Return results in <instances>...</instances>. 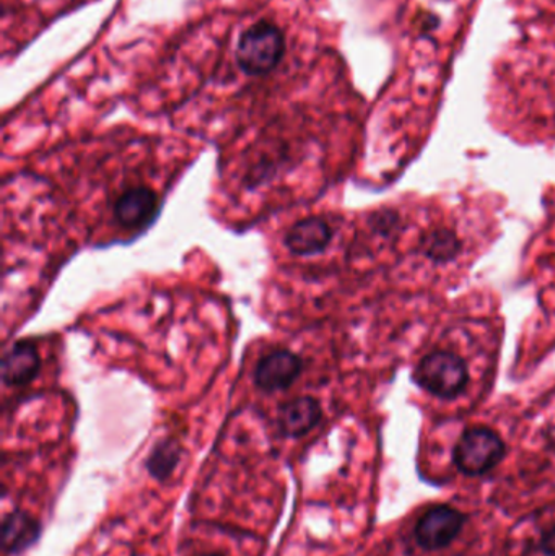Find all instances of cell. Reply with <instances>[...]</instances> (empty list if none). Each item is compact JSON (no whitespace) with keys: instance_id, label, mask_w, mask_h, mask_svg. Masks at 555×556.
Here are the masks:
<instances>
[{"instance_id":"cell-1","label":"cell","mask_w":555,"mask_h":556,"mask_svg":"<svg viewBox=\"0 0 555 556\" xmlns=\"http://www.w3.org/2000/svg\"><path fill=\"white\" fill-rule=\"evenodd\" d=\"M515 38L495 64L504 94L555 98V0H514Z\"/></svg>"},{"instance_id":"cell-2","label":"cell","mask_w":555,"mask_h":556,"mask_svg":"<svg viewBox=\"0 0 555 556\" xmlns=\"http://www.w3.org/2000/svg\"><path fill=\"white\" fill-rule=\"evenodd\" d=\"M283 54V33L269 20H261L244 29L235 49L238 67L250 77L270 74L282 61Z\"/></svg>"},{"instance_id":"cell-3","label":"cell","mask_w":555,"mask_h":556,"mask_svg":"<svg viewBox=\"0 0 555 556\" xmlns=\"http://www.w3.org/2000/svg\"><path fill=\"white\" fill-rule=\"evenodd\" d=\"M414 379L429 394L440 399H453L462 394L468 386V363L458 353L436 350L420 359Z\"/></svg>"},{"instance_id":"cell-4","label":"cell","mask_w":555,"mask_h":556,"mask_svg":"<svg viewBox=\"0 0 555 556\" xmlns=\"http://www.w3.org/2000/svg\"><path fill=\"white\" fill-rule=\"evenodd\" d=\"M504 456V441L488 427L468 428L453 450V459L458 469L471 477L484 476L494 469Z\"/></svg>"},{"instance_id":"cell-5","label":"cell","mask_w":555,"mask_h":556,"mask_svg":"<svg viewBox=\"0 0 555 556\" xmlns=\"http://www.w3.org/2000/svg\"><path fill=\"white\" fill-rule=\"evenodd\" d=\"M303 371V362L289 349H277L257 359L254 366V384L266 394L287 391Z\"/></svg>"},{"instance_id":"cell-6","label":"cell","mask_w":555,"mask_h":556,"mask_svg":"<svg viewBox=\"0 0 555 556\" xmlns=\"http://www.w3.org/2000/svg\"><path fill=\"white\" fill-rule=\"evenodd\" d=\"M465 525V516L458 509L440 505L424 513L416 526V539L426 551L449 547Z\"/></svg>"},{"instance_id":"cell-7","label":"cell","mask_w":555,"mask_h":556,"mask_svg":"<svg viewBox=\"0 0 555 556\" xmlns=\"http://www.w3.org/2000/svg\"><path fill=\"white\" fill-rule=\"evenodd\" d=\"M159 214V198L155 191L143 186H134L121 192L113 204V218L124 230H142L149 227Z\"/></svg>"},{"instance_id":"cell-8","label":"cell","mask_w":555,"mask_h":556,"mask_svg":"<svg viewBox=\"0 0 555 556\" xmlns=\"http://www.w3.org/2000/svg\"><path fill=\"white\" fill-rule=\"evenodd\" d=\"M332 238L335 230L325 218L308 217L289 228L283 244L295 256L310 257L325 253Z\"/></svg>"},{"instance_id":"cell-9","label":"cell","mask_w":555,"mask_h":556,"mask_svg":"<svg viewBox=\"0 0 555 556\" xmlns=\"http://www.w3.org/2000/svg\"><path fill=\"white\" fill-rule=\"evenodd\" d=\"M323 417L321 404L312 395L292 399L277 414V427L283 437L300 438L308 434Z\"/></svg>"},{"instance_id":"cell-10","label":"cell","mask_w":555,"mask_h":556,"mask_svg":"<svg viewBox=\"0 0 555 556\" xmlns=\"http://www.w3.org/2000/svg\"><path fill=\"white\" fill-rule=\"evenodd\" d=\"M41 359L35 343L16 342L2 362V381L9 388H22L38 376Z\"/></svg>"},{"instance_id":"cell-11","label":"cell","mask_w":555,"mask_h":556,"mask_svg":"<svg viewBox=\"0 0 555 556\" xmlns=\"http://www.w3.org/2000/svg\"><path fill=\"white\" fill-rule=\"evenodd\" d=\"M38 534V521L26 513L13 511L3 519V547L9 554H16L28 547Z\"/></svg>"},{"instance_id":"cell-12","label":"cell","mask_w":555,"mask_h":556,"mask_svg":"<svg viewBox=\"0 0 555 556\" xmlns=\"http://www.w3.org/2000/svg\"><path fill=\"white\" fill-rule=\"evenodd\" d=\"M181 460V446L178 441L163 440L155 444L150 456L147 457V470L153 479L165 482L175 472Z\"/></svg>"},{"instance_id":"cell-13","label":"cell","mask_w":555,"mask_h":556,"mask_svg":"<svg viewBox=\"0 0 555 556\" xmlns=\"http://www.w3.org/2000/svg\"><path fill=\"white\" fill-rule=\"evenodd\" d=\"M541 548L547 556H555V526L544 532L543 539H541Z\"/></svg>"},{"instance_id":"cell-14","label":"cell","mask_w":555,"mask_h":556,"mask_svg":"<svg viewBox=\"0 0 555 556\" xmlns=\"http://www.w3.org/2000/svg\"><path fill=\"white\" fill-rule=\"evenodd\" d=\"M195 556H224V555L215 554V552H211V554H199V555H195Z\"/></svg>"}]
</instances>
